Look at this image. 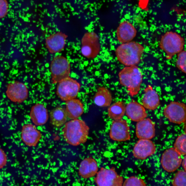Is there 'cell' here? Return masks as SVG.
Instances as JSON below:
<instances>
[{
    "label": "cell",
    "mask_w": 186,
    "mask_h": 186,
    "mask_svg": "<svg viewBox=\"0 0 186 186\" xmlns=\"http://www.w3.org/2000/svg\"><path fill=\"white\" fill-rule=\"evenodd\" d=\"M89 129V127L84 121L76 119L65 123L62 133L67 143L73 146H77L86 142Z\"/></svg>",
    "instance_id": "1"
},
{
    "label": "cell",
    "mask_w": 186,
    "mask_h": 186,
    "mask_svg": "<svg viewBox=\"0 0 186 186\" xmlns=\"http://www.w3.org/2000/svg\"><path fill=\"white\" fill-rule=\"evenodd\" d=\"M144 49L139 43L131 41L118 46L115 53L118 60L123 64L127 66L136 65L140 62Z\"/></svg>",
    "instance_id": "2"
},
{
    "label": "cell",
    "mask_w": 186,
    "mask_h": 186,
    "mask_svg": "<svg viewBox=\"0 0 186 186\" xmlns=\"http://www.w3.org/2000/svg\"><path fill=\"white\" fill-rule=\"evenodd\" d=\"M118 75L120 83L127 88L129 95L133 97L138 94L143 76L141 71L137 66H126L120 71Z\"/></svg>",
    "instance_id": "3"
},
{
    "label": "cell",
    "mask_w": 186,
    "mask_h": 186,
    "mask_svg": "<svg viewBox=\"0 0 186 186\" xmlns=\"http://www.w3.org/2000/svg\"><path fill=\"white\" fill-rule=\"evenodd\" d=\"M184 43L183 37L175 32L170 31L161 36L159 46L166 52V59H170L182 51Z\"/></svg>",
    "instance_id": "4"
},
{
    "label": "cell",
    "mask_w": 186,
    "mask_h": 186,
    "mask_svg": "<svg viewBox=\"0 0 186 186\" xmlns=\"http://www.w3.org/2000/svg\"><path fill=\"white\" fill-rule=\"evenodd\" d=\"M50 71L52 83H58L69 77L70 72L69 62L64 57L56 56L53 58L51 62Z\"/></svg>",
    "instance_id": "5"
},
{
    "label": "cell",
    "mask_w": 186,
    "mask_h": 186,
    "mask_svg": "<svg viewBox=\"0 0 186 186\" xmlns=\"http://www.w3.org/2000/svg\"><path fill=\"white\" fill-rule=\"evenodd\" d=\"M80 87L78 82L68 77L58 83L56 94L62 100L66 101L76 98Z\"/></svg>",
    "instance_id": "6"
},
{
    "label": "cell",
    "mask_w": 186,
    "mask_h": 186,
    "mask_svg": "<svg viewBox=\"0 0 186 186\" xmlns=\"http://www.w3.org/2000/svg\"><path fill=\"white\" fill-rule=\"evenodd\" d=\"M94 180L99 186H121L123 183V177L117 174L114 167L109 169L101 167Z\"/></svg>",
    "instance_id": "7"
},
{
    "label": "cell",
    "mask_w": 186,
    "mask_h": 186,
    "mask_svg": "<svg viewBox=\"0 0 186 186\" xmlns=\"http://www.w3.org/2000/svg\"><path fill=\"white\" fill-rule=\"evenodd\" d=\"M81 52L88 58H94L99 54L100 44L97 35L94 32L85 33L81 40Z\"/></svg>",
    "instance_id": "8"
},
{
    "label": "cell",
    "mask_w": 186,
    "mask_h": 186,
    "mask_svg": "<svg viewBox=\"0 0 186 186\" xmlns=\"http://www.w3.org/2000/svg\"><path fill=\"white\" fill-rule=\"evenodd\" d=\"M164 114L171 122L178 124L184 123L186 118L185 105L183 103L171 102L165 108Z\"/></svg>",
    "instance_id": "9"
},
{
    "label": "cell",
    "mask_w": 186,
    "mask_h": 186,
    "mask_svg": "<svg viewBox=\"0 0 186 186\" xmlns=\"http://www.w3.org/2000/svg\"><path fill=\"white\" fill-rule=\"evenodd\" d=\"M130 128L127 121L123 120H114L110 127V137L112 140L118 142L129 140Z\"/></svg>",
    "instance_id": "10"
},
{
    "label": "cell",
    "mask_w": 186,
    "mask_h": 186,
    "mask_svg": "<svg viewBox=\"0 0 186 186\" xmlns=\"http://www.w3.org/2000/svg\"><path fill=\"white\" fill-rule=\"evenodd\" d=\"M182 162L181 154L174 148H171L165 150L163 154L161 164L164 169L171 172L178 168Z\"/></svg>",
    "instance_id": "11"
},
{
    "label": "cell",
    "mask_w": 186,
    "mask_h": 186,
    "mask_svg": "<svg viewBox=\"0 0 186 186\" xmlns=\"http://www.w3.org/2000/svg\"><path fill=\"white\" fill-rule=\"evenodd\" d=\"M28 90L24 84L18 81H13L9 83L6 93L8 98L12 101L21 103L26 99Z\"/></svg>",
    "instance_id": "12"
},
{
    "label": "cell",
    "mask_w": 186,
    "mask_h": 186,
    "mask_svg": "<svg viewBox=\"0 0 186 186\" xmlns=\"http://www.w3.org/2000/svg\"><path fill=\"white\" fill-rule=\"evenodd\" d=\"M156 151V146L152 141L148 139H140L135 145L133 153L136 158L144 159L154 154Z\"/></svg>",
    "instance_id": "13"
},
{
    "label": "cell",
    "mask_w": 186,
    "mask_h": 186,
    "mask_svg": "<svg viewBox=\"0 0 186 186\" xmlns=\"http://www.w3.org/2000/svg\"><path fill=\"white\" fill-rule=\"evenodd\" d=\"M40 131L37 130L35 126L30 124L24 125L21 133V138L26 145L35 146L42 137Z\"/></svg>",
    "instance_id": "14"
},
{
    "label": "cell",
    "mask_w": 186,
    "mask_h": 186,
    "mask_svg": "<svg viewBox=\"0 0 186 186\" xmlns=\"http://www.w3.org/2000/svg\"><path fill=\"white\" fill-rule=\"evenodd\" d=\"M155 123L149 118L138 122L136 125V134L139 139H151L155 135Z\"/></svg>",
    "instance_id": "15"
},
{
    "label": "cell",
    "mask_w": 186,
    "mask_h": 186,
    "mask_svg": "<svg viewBox=\"0 0 186 186\" xmlns=\"http://www.w3.org/2000/svg\"><path fill=\"white\" fill-rule=\"evenodd\" d=\"M67 36L61 32L50 35L45 40L46 46L51 53L59 52L64 49Z\"/></svg>",
    "instance_id": "16"
},
{
    "label": "cell",
    "mask_w": 186,
    "mask_h": 186,
    "mask_svg": "<svg viewBox=\"0 0 186 186\" xmlns=\"http://www.w3.org/2000/svg\"><path fill=\"white\" fill-rule=\"evenodd\" d=\"M137 31L131 23L127 21L121 22L117 30V39L120 43H123L131 41L135 37Z\"/></svg>",
    "instance_id": "17"
},
{
    "label": "cell",
    "mask_w": 186,
    "mask_h": 186,
    "mask_svg": "<svg viewBox=\"0 0 186 186\" xmlns=\"http://www.w3.org/2000/svg\"><path fill=\"white\" fill-rule=\"evenodd\" d=\"M125 112L128 117L135 122L145 119L147 115L144 107L136 101H132L127 104Z\"/></svg>",
    "instance_id": "18"
},
{
    "label": "cell",
    "mask_w": 186,
    "mask_h": 186,
    "mask_svg": "<svg viewBox=\"0 0 186 186\" xmlns=\"http://www.w3.org/2000/svg\"><path fill=\"white\" fill-rule=\"evenodd\" d=\"M144 92L142 100L144 107L152 110L157 109L160 104L159 97L157 93L150 85L144 89Z\"/></svg>",
    "instance_id": "19"
},
{
    "label": "cell",
    "mask_w": 186,
    "mask_h": 186,
    "mask_svg": "<svg viewBox=\"0 0 186 186\" xmlns=\"http://www.w3.org/2000/svg\"><path fill=\"white\" fill-rule=\"evenodd\" d=\"M98 169L97 162L90 157L84 159L81 162L79 169V174L83 178L88 179L94 176L97 174Z\"/></svg>",
    "instance_id": "20"
},
{
    "label": "cell",
    "mask_w": 186,
    "mask_h": 186,
    "mask_svg": "<svg viewBox=\"0 0 186 186\" xmlns=\"http://www.w3.org/2000/svg\"><path fill=\"white\" fill-rule=\"evenodd\" d=\"M30 117L33 122L36 126L45 124L49 118L48 111L43 105L37 104L32 107Z\"/></svg>",
    "instance_id": "21"
},
{
    "label": "cell",
    "mask_w": 186,
    "mask_h": 186,
    "mask_svg": "<svg viewBox=\"0 0 186 186\" xmlns=\"http://www.w3.org/2000/svg\"><path fill=\"white\" fill-rule=\"evenodd\" d=\"M66 106L67 117L71 119H77L83 112V104L78 99L74 98L66 101Z\"/></svg>",
    "instance_id": "22"
},
{
    "label": "cell",
    "mask_w": 186,
    "mask_h": 186,
    "mask_svg": "<svg viewBox=\"0 0 186 186\" xmlns=\"http://www.w3.org/2000/svg\"><path fill=\"white\" fill-rule=\"evenodd\" d=\"M94 100L95 104L99 106H109L112 100L111 94L106 88L103 87H99L94 96Z\"/></svg>",
    "instance_id": "23"
},
{
    "label": "cell",
    "mask_w": 186,
    "mask_h": 186,
    "mask_svg": "<svg viewBox=\"0 0 186 186\" xmlns=\"http://www.w3.org/2000/svg\"><path fill=\"white\" fill-rule=\"evenodd\" d=\"M50 123L53 125L59 127L65 123L67 116L65 109L57 107L51 110L50 113Z\"/></svg>",
    "instance_id": "24"
},
{
    "label": "cell",
    "mask_w": 186,
    "mask_h": 186,
    "mask_svg": "<svg viewBox=\"0 0 186 186\" xmlns=\"http://www.w3.org/2000/svg\"><path fill=\"white\" fill-rule=\"evenodd\" d=\"M126 106L124 102L119 101L115 103L108 109V115L114 120L122 119L125 114Z\"/></svg>",
    "instance_id": "25"
},
{
    "label": "cell",
    "mask_w": 186,
    "mask_h": 186,
    "mask_svg": "<svg viewBox=\"0 0 186 186\" xmlns=\"http://www.w3.org/2000/svg\"><path fill=\"white\" fill-rule=\"evenodd\" d=\"M174 149L181 155L186 154V133H184L178 136L174 144Z\"/></svg>",
    "instance_id": "26"
},
{
    "label": "cell",
    "mask_w": 186,
    "mask_h": 186,
    "mask_svg": "<svg viewBox=\"0 0 186 186\" xmlns=\"http://www.w3.org/2000/svg\"><path fill=\"white\" fill-rule=\"evenodd\" d=\"M172 184L174 186H186V172L183 170L179 171L173 179Z\"/></svg>",
    "instance_id": "27"
},
{
    "label": "cell",
    "mask_w": 186,
    "mask_h": 186,
    "mask_svg": "<svg viewBox=\"0 0 186 186\" xmlns=\"http://www.w3.org/2000/svg\"><path fill=\"white\" fill-rule=\"evenodd\" d=\"M177 55L176 62V67L182 72L186 73V51H182Z\"/></svg>",
    "instance_id": "28"
},
{
    "label": "cell",
    "mask_w": 186,
    "mask_h": 186,
    "mask_svg": "<svg viewBox=\"0 0 186 186\" xmlns=\"http://www.w3.org/2000/svg\"><path fill=\"white\" fill-rule=\"evenodd\" d=\"M123 184L122 185L126 186L146 185L142 179L134 176H131L126 179Z\"/></svg>",
    "instance_id": "29"
},
{
    "label": "cell",
    "mask_w": 186,
    "mask_h": 186,
    "mask_svg": "<svg viewBox=\"0 0 186 186\" xmlns=\"http://www.w3.org/2000/svg\"><path fill=\"white\" fill-rule=\"evenodd\" d=\"M8 4L7 0H0V18L5 17L8 9Z\"/></svg>",
    "instance_id": "30"
},
{
    "label": "cell",
    "mask_w": 186,
    "mask_h": 186,
    "mask_svg": "<svg viewBox=\"0 0 186 186\" xmlns=\"http://www.w3.org/2000/svg\"><path fill=\"white\" fill-rule=\"evenodd\" d=\"M7 163V157L3 151L0 148V169L5 166Z\"/></svg>",
    "instance_id": "31"
},
{
    "label": "cell",
    "mask_w": 186,
    "mask_h": 186,
    "mask_svg": "<svg viewBox=\"0 0 186 186\" xmlns=\"http://www.w3.org/2000/svg\"><path fill=\"white\" fill-rule=\"evenodd\" d=\"M182 166L185 171H186V156H185L182 162Z\"/></svg>",
    "instance_id": "32"
}]
</instances>
